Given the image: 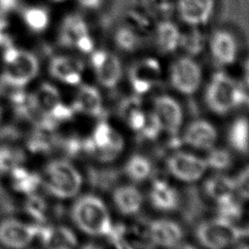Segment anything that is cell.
Listing matches in <instances>:
<instances>
[{
	"label": "cell",
	"instance_id": "9",
	"mask_svg": "<svg viewBox=\"0 0 249 249\" xmlns=\"http://www.w3.org/2000/svg\"><path fill=\"white\" fill-rule=\"evenodd\" d=\"M165 164L169 174L183 183L199 181L208 169L204 158L184 151L172 153Z\"/></svg>",
	"mask_w": 249,
	"mask_h": 249
},
{
	"label": "cell",
	"instance_id": "28",
	"mask_svg": "<svg viewBox=\"0 0 249 249\" xmlns=\"http://www.w3.org/2000/svg\"><path fill=\"white\" fill-rule=\"evenodd\" d=\"M147 112L137 98L126 99L121 106V117L126 126L138 134L144 127L148 119Z\"/></svg>",
	"mask_w": 249,
	"mask_h": 249
},
{
	"label": "cell",
	"instance_id": "21",
	"mask_svg": "<svg viewBox=\"0 0 249 249\" xmlns=\"http://www.w3.org/2000/svg\"><path fill=\"white\" fill-rule=\"evenodd\" d=\"M152 206L161 212H172L178 208L180 198L177 190L164 179H155L149 190Z\"/></svg>",
	"mask_w": 249,
	"mask_h": 249
},
{
	"label": "cell",
	"instance_id": "27",
	"mask_svg": "<svg viewBox=\"0 0 249 249\" xmlns=\"http://www.w3.org/2000/svg\"><path fill=\"white\" fill-rule=\"evenodd\" d=\"M10 183L13 190L20 195L27 196L34 195L38 188L42 186L41 175L22 164L16 167L9 174Z\"/></svg>",
	"mask_w": 249,
	"mask_h": 249
},
{
	"label": "cell",
	"instance_id": "23",
	"mask_svg": "<svg viewBox=\"0 0 249 249\" xmlns=\"http://www.w3.org/2000/svg\"><path fill=\"white\" fill-rule=\"evenodd\" d=\"M182 31L175 23L168 19L160 20L152 35L156 49L161 53H170L180 47Z\"/></svg>",
	"mask_w": 249,
	"mask_h": 249
},
{
	"label": "cell",
	"instance_id": "38",
	"mask_svg": "<svg viewBox=\"0 0 249 249\" xmlns=\"http://www.w3.org/2000/svg\"><path fill=\"white\" fill-rule=\"evenodd\" d=\"M77 2L86 9L95 10L101 7L103 0H77Z\"/></svg>",
	"mask_w": 249,
	"mask_h": 249
},
{
	"label": "cell",
	"instance_id": "5",
	"mask_svg": "<svg viewBox=\"0 0 249 249\" xmlns=\"http://www.w3.org/2000/svg\"><path fill=\"white\" fill-rule=\"evenodd\" d=\"M244 234L245 231L234 223L220 217L201 222L196 230V237L205 249H228Z\"/></svg>",
	"mask_w": 249,
	"mask_h": 249
},
{
	"label": "cell",
	"instance_id": "43",
	"mask_svg": "<svg viewBox=\"0 0 249 249\" xmlns=\"http://www.w3.org/2000/svg\"><path fill=\"white\" fill-rule=\"evenodd\" d=\"M230 249H249V244L238 241L235 244H233L231 247H230Z\"/></svg>",
	"mask_w": 249,
	"mask_h": 249
},
{
	"label": "cell",
	"instance_id": "34",
	"mask_svg": "<svg viewBox=\"0 0 249 249\" xmlns=\"http://www.w3.org/2000/svg\"><path fill=\"white\" fill-rule=\"evenodd\" d=\"M207 167L218 172L229 169L233 162L231 154L223 148L213 147L207 151V156L204 158Z\"/></svg>",
	"mask_w": 249,
	"mask_h": 249
},
{
	"label": "cell",
	"instance_id": "11",
	"mask_svg": "<svg viewBox=\"0 0 249 249\" xmlns=\"http://www.w3.org/2000/svg\"><path fill=\"white\" fill-rule=\"evenodd\" d=\"M90 65L95 79L105 89L118 86L123 77V65L116 54L105 50L90 53Z\"/></svg>",
	"mask_w": 249,
	"mask_h": 249
},
{
	"label": "cell",
	"instance_id": "39",
	"mask_svg": "<svg viewBox=\"0 0 249 249\" xmlns=\"http://www.w3.org/2000/svg\"><path fill=\"white\" fill-rule=\"evenodd\" d=\"M16 0H0V8L3 11L11 10L15 7Z\"/></svg>",
	"mask_w": 249,
	"mask_h": 249
},
{
	"label": "cell",
	"instance_id": "42",
	"mask_svg": "<svg viewBox=\"0 0 249 249\" xmlns=\"http://www.w3.org/2000/svg\"><path fill=\"white\" fill-rule=\"evenodd\" d=\"M244 81L246 87L249 89V60L246 62L244 68Z\"/></svg>",
	"mask_w": 249,
	"mask_h": 249
},
{
	"label": "cell",
	"instance_id": "13",
	"mask_svg": "<svg viewBox=\"0 0 249 249\" xmlns=\"http://www.w3.org/2000/svg\"><path fill=\"white\" fill-rule=\"evenodd\" d=\"M207 46L211 57L220 66H230L237 59L238 43L229 30H215L207 39Z\"/></svg>",
	"mask_w": 249,
	"mask_h": 249
},
{
	"label": "cell",
	"instance_id": "1",
	"mask_svg": "<svg viewBox=\"0 0 249 249\" xmlns=\"http://www.w3.org/2000/svg\"><path fill=\"white\" fill-rule=\"evenodd\" d=\"M70 216L76 228L89 236H107L114 226L107 205L94 195L77 196Z\"/></svg>",
	"mask_w": 249,
	"mask_h": 249
},
{
	"label": "cell",
	"instance_id": "35",
	"mask_svg": "<svg viewBox=\"0 0 249 249\" xmlns=\"http://www.w3.org/2000/svg\"><path fill=\"white\" fill-rule=\"evenodd\" d=\"M217 211L218 217L234 223L239 220L243 214L242 199L234 196L226 201L217 203Z\"/></svg>",
	"mask_w": 249,
	"mask_h": 249
},
{
	"label": "cell",
	"instance_id": "36",
	"mask_svg": "<svg viewBox=\"0 0 249 249\" xmlns=\"http://www.w3.org/2000/svg\"><path fill=\"white\" fill-rule=\"evenodd\" d=\"M233 180L236 196L242 200H249V165L242 168Z\"/></svg>",
	"mask_w": 249,
	"mask_h": 249
},
{
	"label": "cell",
	"instance_id": "18",
	"mask_svg": "<svg viewBox=\"0 0 249 249\" xmlns=\"http://www.w3.org/2000/svg\"><path fill=\"white\" fill-rule=\"evenodd\" d=\"M38 238L45 249H77L76 233L63 225H40Z\"/></svg>",
	"mask_w": 249,
	"mask_h": 249
},
{
	"label": "cell",
	"instance_id": "29",
	"mask_svg": "<svg viewBox=\"0 0 249 249\" xmlns=\"http://www.w3.org/2000/svg\"><path fill=\"white\" fill-rule=\"evenodd\" d=\"M228 142L232 150L239 154L249 152V120L242 116L234 119L229 126Z\"/></svg>",
	"mask_w": 249,
	"mask_h": 249
},
{
	"label": "cell",
	"instance_id": "6",
	"mask_svg": "<svg viewBox=\"0 0 249 249\" xmlns=\"http://www.w3.org/2000/svg\"><path fill=\"white\" fill-rule=\"evenodd\" d=\"M125 141L112 124L101 121L85 143V149L101 162L116 160L124 152Z\"/></svg>",
	"mask_w": 249,
	"mask_h": 249
},
{
	"label": "cell",
	"instance_id": "17",
	"mask_svg": "<svg viewBox=\"0 0 249 249\" xmlns=\"http://www.w3.org/2000/svg\"><path fill=\"white\" fill-rule=\"evenodd\" d=\"M60 41L68 47L76 48L82 53L93 51V41L85 20L78 16L68 17L61 27Z\"/></svg>",
	"mask_w": 249,
	"mask_h": 249
},
{
	"label": "cell",
	"instance_id": "30",
	"mask_svg": "<svg viewBox=\"0 0 249 249\" xmlns=\"http://www.w3.org/2000/svg\"><path fill=\"white\" fill-rule=\"evenodd\" d=\"M124 170L128 179L134 183H142L151 176L153 165L146 156L134 154L125 161Z\"/></svg>",
	"mask_w": 249,
	"mask_h": 249
},
{
	"label": "cell",
	"instance_id": "2",
	"mask_svg": "<svg viewBox=\"0 0 249 249\" xmlns=\"http://www.w3.org/2000/svg\"><path fill=\"white\" fill-rule=\"evenodd\" d=\"M41 183L46 192L56 199L68 200L79 196L84 178L78 167L66 159H53L46 163Z\"/></svg>",
	"mask_w": 249,
	"mask_h": 249
},
{
	"label": "cell",
	"instance_id": "45",
	"mask_svg": "<svg viewBox=\"0 0 249 249\" xmlns=\"http://www.w3.org/2000/svg\"><path fill=\"white\" fill-rule=\"evenodd\" d=\"M54 2H62V1H65V0H53Z\"/></svg>",
	"mask_w": 249,
	"mask_h": 249
},
{
	"label": "cell",
	"instance_id": "16",
	"mask_svg": "<svg viewBox=\"0 0 249 249\" xmlns=\"http://www.w3.org/2000/svg\"><path fill=\"white\" fill-rule=\"evenodd\" d=\"M147 235L157 247L172 249L183 241L184 231L177 222L162 218L154 220L149 224Z\"/></svg>",
	"mask_w": 249,
	"mask_h": 249
},
{
	"label": "cell",
	"instance_id": "26",
	"mask_svg": "<svg viewBox=\"0 0 249 249\" xmlns=\"http://www.w3.org/2000/svg\"><path fill=\"white\" fill-rule=\"evenodd\" d=\"M34 113L42 116V119L50 115L60 103L61 98L55 87L44 83L31 94Z\"/></svg>",
	"mask_w": 249,
	"mask_h": 249
},
{
	"label": "cell",
	"instance_id": "19",
	"mask_svg": "<svg viewBox=\"0 0 249 249\" xmlns=\"http://www.w3.org/2000/svg\"><path fill=\"white\" fill-rule=\"evenodd\" d=\"M49 71L60 83L69 86H78L82 82L84 64L76 57L58 55L51 60Z\"/></svg>",
	"mask_w": 249,
	"mask_h": 249
},
{
	"label": "cell",
	"instance_id": "31",
	"mask_svg": "<svg viewBox=\"0 0 249 249\" xmlns=\"http://www.w3.org/2000/svg\"><path fill=\"white\" fill-rule=\"evenodd\" d=\"M206 44L207 39L201 31V27H189L187 31L181 33L179 48L186 52V55L194 57L202 52Z\"/></svg>",
	"mask_w": 249,
	"mask_h": 249
},
{
	"label": "cell",
	"instance_id": "40",
	"mask_svg": "<svg viewBox=\"0 0 249 249\" xmlns=\"http://www.w3.org/2000/svg\"><path fill=\"white\" fill-rule=\"evenodd\" d=\"M77 249H104L103 246L96 242H86L80 246L77 247Z\"/></svg>",
	"mask_w": 249,
	"mask_h": 249
},
{
	"label": "cell",
	"instance_id": "15",
	"mask_svg": "<svg viewBox=\"0 0 249 249\" xmlns=\"http://www.w3.org/2000/svg\"><path fill=\"white\" fill-rule=\"evenodd\" d=\"M217 140L218 131L215 125L204 119H197L191 122L182 135L184 144L195 150L205 152L215 147Z\"/></svg>",
	"mask_w": 249,
	"mask_h": 249
},
{
	"label": "cell",
	"instance_id": "8",
	"mask_svg": "<svg viewBox=\"0 0 249 249\" xmlns=\"http://www.w3.org/2000/svg\"><path fill=\"white\" fill-rule=\"evenodd\" d=\"M39 225L8 217L0 221V245L5 249H26L38 238Z\"/></svg>",
	"mask_w": 249,
	"mask_h": 249
},
{
	"label": "cell",
	"instance_id": "4",
	"mask_svg": "<svg viewBox=\"0 0 249 249\" xmlns=\"http://www.w3.org/2000/svg\"><path fill=\"white\" fill-rule=\"evenodd\" d=\"M38 72V60L30 52L8 47L3 53L1 77L5 84L17 89H21L32 82Z\"/></svg>",
	"mask_w": 249,
	"mask_h": 249
},
{
	"label": "cell",
	"instance_id": "41",
	"mask_svg": "<svg viewBox=\"0 0 249 249\" xmlns=\"http://www.w3.org/2000/svg\"><path fill=\"white\" fill-rule=\"evenodd\" d=\"M172 249H198V248L196 246L191 244V243H187V242L185 243V242L182 241L181 243H179L177 246H175Z\"/></svg>",
	"mask_w": 249,
	"mask_h": 249
},
{
	"label": "cell",
	"instance_id": "3",
	"mask_svg": "<svg viewBox=\"0 0 249 249\" xmlns=\"http://www.w3.org/2000/svg\"><path fill=\"white\" fill-rule=\"evenodd\" d=\"M247 99L246 91L237 81L224 72L215 73L205 89V103L217 115H226Z\"/></svg>",
	"mask_w": 249,
	"mask_h": 249
},
{
	"label": "cell",
	"instance_id": "7",
	"mask_svg": "<svg viewBox=\"0 0 249 249\" xmlns=\"http://www.w3.org/2000/svg\"><path fill=\"white\" fill-rule=\"evenodd\" d=\"M168 81L172 89L183 94L193 95L202 83V69L190 55H181L169 65Z\"/></svg>",
	"mask_w": 249,
	"mask_h": 249
},
{
	"label": "cell",
	"instance_id": "10",
	"mask_svg": "<svg viewBox=\"0 0 249 249\" xmlns=\"http://www.w3.org/2000/svg\"><path fill=\"white\" fill-rule=\"evenodd\" d=\"M162 70L158 60L142 58L136 61L128 71V81L132 91L136 95L151 92L160 83Z\"/></svg>",
	"mask_w": 249,
	"mask_h": 249
},
{
	"label": "cell",
	"instance_id": "25",
	"mask_svg": "<svg viewBox=\"0 0 249 249\" xmlns=\"http://www.w3.org/2000/svg\"><path fill=\"white\" fill-rule=\"evenodd\" d=\"M204 192L216 203L226 201L236 196L233 178L222 172L210 176L205 181Z\"/></svg>",
	"mask_w": 249,
	"mask_h": 249
},
{
	"label": "cell",
	"instance_id": "24",
	"mask_svg": "<svg viewBox=\"0 0 249 249\" xmlns=\"http://www.w3.org/2000/svg\"><path fill=\"white\" fill-rule=\"evenodd\" d=\"M138 17L132 16V21H126L115 33V42L117 46L124 52H133L137 50L143 41L144 28L147 26L146 21H137Z\"/></svg>",
	"mask_w": 249,
	"mask_h": 249
},
{
	"label": "cell",
	"instance_id": "44",
	"mask_svg": "<svg viewBox=\"0 0 249 249\" xmlns=\"http://www.w3.org/2000/svg\"><path fill=\"white\" fill-rule=\"evenodd\" d=\"M4 117H5V111H4L3 106L0 104V124L3 122V120H4Z\"/></svg>",
	"mask_w": 249,
	"mask_h": 249
},
{
	"label": "cell",
	"instance_id": "20",
	"mask_svg": "<svg viewBox=\"0 0 249 249\" xmlns=\"http://www.w3.org/2000/svg\"><path fill=\"white\" fill-rule=\"evenodd\" d=\"M71 106L76 114L87 117H99L103 111V99L95 87L81 85L76 91Z\"/></svg>",
	"mask_w": 249,
	"mask_h": 249
},
{
	"label": "cell",
	"instance_id": "32",
	"mask_svg": "<svg viewBox=\"0 0 249 249\" xmlns=\"http://www.w3.org/2000/svg\"><path fill=\"white\" fill-rule=\"evenodd\" d=\"M22 19L24 24L34 32L45 30L50 23L48 11L40 6H30L23 10Z\"/></svg>",
	"mask_w": 249,
	"mask_h": 249
},
{
	"label": "cell",
	"instance_id": "12",
	"mask_svg": "<svg viewBox=\"0 0 249 249\" xmlns=\"http://www.w3.org/2000/svg\"><path fill=\"white\" fill-rule=\"evenodd\" d=\"M151 112L160 124L162 132L177 134L183 124L184 112L181 104L168 94L158 95L152 105Z\"/></svg>",
	"mask_w": 249,
	"mask_h": 249
},
{
	"label": "cell",
	"instance_id": "37",
	"mask_svg": "<svg viewBox=\"0 0 249 249\" xmlns=\"http://www.w3.org/2000/svg\"><path fill=\"white\" fill-rule=\"evenodd\" d=\"M28 198H29V202L26 205V211L28 212V214L32 218H34L37 222L44 221L47 213L45 202L41 198L34 196L33 195L29 196Z\"/></svg>",
	"mask_w": 249,
	"mask_h": 249
},
{
	"label": "cell",
	"instance_id": "14",
	"mask_svg": "<svg viewBox=\"0 0 249 249\" xmlns=\"http://www.w3.org/2000/svg\"><path fill=\"white\" fill-rule=\"evenodd\" d=\"M215 0H176L175 9L188 27H202L212 18Z\"/></svg>",
	"mask_w": 249,
	"mask_h": 249
},
{
	"label": "cell",
	"instance_id": "22",
	"mask_svg": "<svg viewBox=\"0 0 249 249\" xmlns=\"http://www.w3.org/2000/svg\"><path fill=\"white\" fill-rule=\"evenodd\" d=\"M112 200L116 209L124 216L137 214L144 203L141 191L133 185H122L116 188L112 194Z\"/></svg>",
	"mask_w": 249,
	"mask_h": 249
},
{
	"label": "cell",
	"instance_id": "33",
	"mask_svg": "<svg viewBox=\"0 0 249 249\" xmlns=\"http://www.w3.org/2000/svg\"><path fill=\"white\" fill-rule=\"evenodd\" d=\"M24 155L16 147L9 145L0 146V175H9L16 167L22 164Z\"/></svg>",
	"mask_w": 249,
	"mask_h": 249
}]
</instances>
